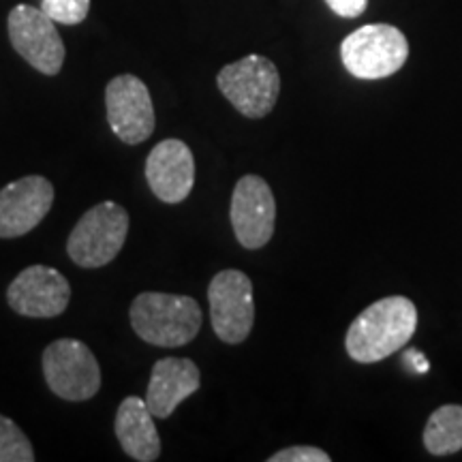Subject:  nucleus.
I'll return each mask as SVG.
<instances>
[{
	"mask_svg": "<svg viewBox=\"0 0 462 462\" xmlns=\"http://www.w3.org/2000/svg\"><path fill=\"white\" fill-rule=\"evenodd\" d=\"M56 22L42 7L15 5L7 20L9 42L32 69L43 75H58L65 62V43Z\"/></svg>",
	"mask_w": 462,
	"mask_h": 462,
	"instance_id": "nucleus-8",
	"label": "nucleus"
},
{
	"mask_svg": "<svg viewBox=\"0 0 462 462\" xmlns=\"http://www.w3.org/2000/svg\"><path fill=\"white\" fill-rule=\"evenodd\" d=\"M154 415L146 401L137 396H126L116 411L114 432L125 454L133 460L154 462L161 456V437L154 426Z\"/></svg>",
	"mask_w": 462,
	"mask_h": 462,
	"instance_id": "nucleus-15",
	"label": "nucleus"
},
{
	"mask_svg": "<svg viewBox=\"0 0 462 462\" xmlns=\"http://www.w3.org/2000/svg\"><path fill=\"white\" fill-rule=\"evenodd\" d=\"M210 321L223 343L240 345L255 323V293L253 282L242 270H223L208 287Z\"/></svg>",
	"mask_w": 462,
	"mask_h": 462,
	"instance_id": "nucleus-7",
	"label": "nucleus"
},
{
	"mask_svg": "<svg viewBox=\"0 0 462 462\" xmlns=\"http://www.w3.org/2000/svg\"><path fill=\"white\" fill-rule=\"evenodd\" d=\"M106 107L109 129L120 142L137 146L154 133L157 116H154L152 97L148 86L135 75H118L107 84Z\"/></svg>",
	"mask_w": 462,
	"mask_h": 462,
	"instance_id": "nucleus-9",
	"label": "nucleus"
},
{
	"mask_svg": "<svg viewBox=\"0 0 462 462\" xmlns=\"http://www.w3.org/2000/svg\"><path fill=\"white\" fill-rule=\"evenodd\" d=\"M42 9L58 24L75 26L88 17L90 0H43Z\"/></svg>",
	"mask_w": 462,
	"mask_h": 462,
	"instance_id": "nucleus-18",
	"label": "nucleus"
},
{
	"mask_svg": "<svg viewBox=\"0 0 462 462\" xmlns=\"http://www.w3.org/2000/svg\"><path fill=\"white\" fill-rule=\"evenodd\" d=\"M217 86L242 116L257 120L273 112L279 101L281 75L273 60L248 54L223 67L217 75Z\"/></svg>",
	"mask_w": 462,
	"mask_h": 462,
	"instance_id": "nucleus-5",
	"label": "nucleus"
},
{
	"mask_svg": "<svg viewBox=\"0 0 462 462\" xmlns=\"http://www.w3.org/2000/svg\"><path fill=\"white\" fill-rule=\"evenodd\" d=\"M129 212L116 201L92 206L75 225L67 253L79 268H103L123 251L129 234Z\"/></svg>",
	"mask_w": 462,
	"mask_h": 462,
	"instance_id": "nucleus-3",
	"label": "nucleus"
},
{
	"mask_svg": "<svg viewBox=\"0 0 462 462\" xmlns=\"http://www.w3.org/2000/svg\"><path fill=\"white\" fill-rule=\"evenodd\" d=\"M34 449L31 439L24 430L9 420L7 415H0V462H32Z\"/></svg>",
	"mask_w": 462,
	"mask_h": 462,
	"instance_id": "nucleus-17",
	"label": "nucleus"
},
{
	"mask_svg": "<svg viewBox=\"0 0 462 462\" xmlns=\"http://www.w3.org/2000/svg\"><path fill=\"white\" fill-rule=\"evenodd\" d=\"M131 328L143 343L154 346H184L201 330L198 300L178 293L143 291L133 300Z\"/></svg>",
	"mask_w": 462,
	"mask_h": 462,
	"instance_id": "nucleus-2",
	"label": "nucleus"
},
{
	"mask_svg": "<svg viewBox=\"0 0 462 462\" xmlns=\"http://www.w3.org/2000/svg\"><path fill=\"white\" fill-rule=\"evenodd\" d=\"M340 58L354 78L383 79L404 67L409 58V43L396 26L366 24L343 39Z\"/></svg>",
	"mask_w": 462,
	"mask_h": 462,
	"instance_id": "nucleus-4",
	"label": "nucleus"
},
{
	"mask_svg": "<svg viewBox=\"0 0 462 462\" xmlns=\"http://www.w3.org/2000/svg\"><path fill=\"white\" fill-rule=\"evenodd\" d=\"M418 328V309L409 298L390 296L364 309L346 330L345 346L351 360L374 364L401 351Z\"/></svg>",
	"mask_w": 462,
	"mask_h": 462,
	"instance_id": "nucleus-1",
	"label": "nucleus"
},
{
	"mask_svg": "<svg viewBox=\"0 0 462 462\" xmlns=\"http://www.w3.org/2000/svg\"><path fill=\"white\" fill-rule=\"evenodd\" d=\"M71 285L65 274L50 265H28L7 289V302L17 315L54 319L67 310Z\"/></svg>",
	"mask_w": 462,
	"mask_h": 462,
	"instance_id": "nucleus-11",
	"label": "nucleus"
},
{
	"mask_svg": "<svg viewBox=\"0 0 462 462\" xmlns=\"http://www.w3.org/2000/svg\"><path fill=\"white\" fill-rule=\"evenodd\" d=\"M43 377L58 398L90 401L101 388V366L88 345L78 338H58L43 351Z\"/></svg>",
	"mask_w": 462,
	"mask_h": 462,
	"instance_id": "nucleus-6",
	"label": "nucleus"
},
{
	"mask_svg": "<svg viewBox=\"0 0 462 462\" xmlns=\"http://www.w3.org/2000/svg\"><path fill=\"white\" fill-rule=\"evenodd\" d=\"M404 362L411 364V368H415L418 373H429V368H430V362L426 360L424 354H421V351H418V349L407 351V354H404Z\"/></svg>",
	"mask_w": 462,
	"mask_h": 462,
	"instance_id": "nucleus-21",
	"label": "nucleus"
},
{
	"mask_svg": "<svg viewBox=\"0 0 462 462\" xmlns=\"http://www.w3.org/2000/svg\"><path fill=\"white\" fill-rule=\"evenodd\" d=\"M270 462H330V454L313 446H291L273 454Z\"/></svg>",
	"mask_w": 462,
	"mask_h": 462,
	"instance_id": "nucleus-19",
	"label": "nucleus"
},
{
	"mask_svg": "<svg viewBox=\"0 0 462 462\" xmlns=\"http://www.w3.org/2000/svg\"><path fill=\"white\" fill-rule=\"evenodd\" d=\"M146 180L154 198L165 204H180L187 199L195 184V159L187 143L163 140L150 150Z\"/></svg>",
	"mask_w": 462,
	"mask_h": 462,
	"instance_id": "nucleus-13",
	"label": "nucleus"
},
{
	"mask_svg": "<svg viewBox=\"0 0 462 462\" xmlns=\"http://www.w3.org/2000/svg\"><path fill=\"white\" fill-rule=\"evenodd\" d=\"M54 187L43 176H24L0 189V238H20L50 215Z\"/></svg>",
	"mask_w": 462,
	"mask_h": 462,
	"instance_id": "nucleus-12",
	"label": "nucleus"
},
{
	"mask_svg": "<svg viewBox=\"0 0 462 462\" xmlns=\"http://www.w3.org/2000/svg\"><path fill=\"white\" fill-rule=\"evenodd\" d=\"M326 5L337 15L346 17V20H354V17H360L364 11H366L368 0H326Z\"/></svg>",
	"mask_w": 462,
	"mask_h": 462,
	"instance_id": "nucleus-20",
	"label": "nucleus"
},
{
	"mask_svg": "<svg viewBox=\"0 0 462 462\" xmlns=\"http://www.w3.org/2000/svg\"><path fill=\"white\" fill-rule=\"evenodd\" d=\"M231 227L236 240L248 251L263 248L273 240L276 225V201L263 178L242 176L231 195Z\"/></svg>",
	"mask_w": 462,
	"mask_h": 462,
	"instance_id": "nucleus-10",
	"label": "nucleus"
},
{
	"mask_svg": "<svg viewBox=\"0 0 462 462\" xmlns=\"http://www.w3.org/2000/svg\"><path fill=\"white\" fill-rule=\"evenodd\" d=\"M201 373L189 357H161L152 366L146 390V404L154 418L167 420L178 404L199 390Z\"/></svg>",
	"mask_w": 462,
	"mask_h": 462,
	"instance_id": "nucleus-14",
	"label": "nucleus"
},
{
	"mask_svg": "<svg viewBox=\"0 0 462 462\" xmlns=\"http://www.w3.org/2000/svg\"><path fill=\"white\" fill-rule=\"evenodd\" d=\"M424 448L432 456H448L462 449V404H443L426 421Z\"/></svg>",
	"mask_w": 462,
	"mask_h": 462,
	"instance_id": "nucleus-16",
	"label": "nucleus"
}]
</instances>
